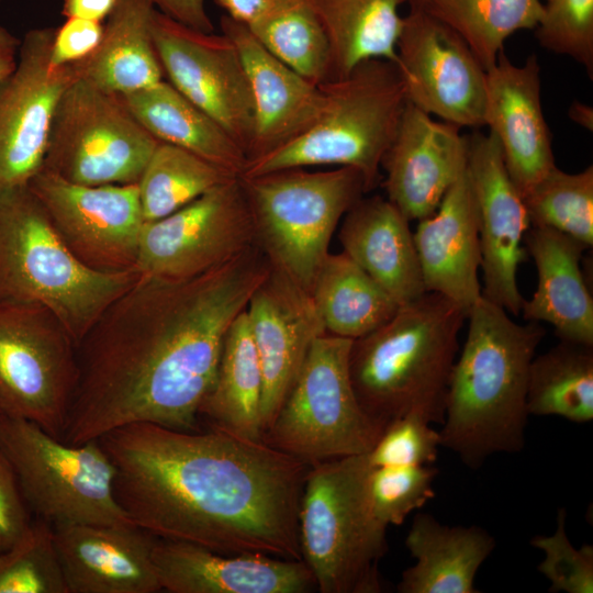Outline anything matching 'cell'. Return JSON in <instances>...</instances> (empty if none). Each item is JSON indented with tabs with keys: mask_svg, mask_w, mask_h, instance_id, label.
<instances>
[{
	"mask_svg": "<svg viewBox=\"0 0 593 593\" xmlns=\"http://www.w3.org/2000/svg\"><path fill=\"white\" fill-rule=\"evenodd\" d=\"M253 245L197 277H143L77 345L78 377L61 439L82 444L135 423L193 430L224 337L268 273Z\"/></svg>",
	"mask_w": 593,
	"mask_h": 593,
	"instance_id": "obj_1",
	"label": "cell"
},
{
	"mask_svg": "<svg viewBox=\"0 0 593 593\" xmlns=\"http://www.w3.org/2000/svg\"><path fill=\"white\" fill-rule=\"evenodd\" d=\"M98 440L115 469L118 503L156 538L302 560L299 510L309 465L216 428L135 423Z\"/></svg>",
	"mask_w": 593,
	"mask_h": 593,
	"instance_id": "obj_2",
	"label": "cell"
},
{
	"mask_svg": "<svg viewBox=\"0 0 593 593\" xmlns=\"http://www.w3.org/2000/svg\"><path fill=\"white\" fill-rule=\"evenodd\" d=\"M468 335L455 361L445 404L440 445L471 469L490 456L525 445L529 367L544 338L536 323L518 324L481 296L468 312Z\"/></svg>",
	"mask_w": 593,
	"mask_h": 593,
	"instance_id": "obj_3",
	"label": "cell"
},
{
	"mask_svg": "<svg viewBox=\"0 0 593 593\" xmlns=\"http://www.w3.org/2000/svg\"><path fill=\"white\" fill-rule=\"evenodd\" d=\"M468 312L448 298L426 292L401 305L371 333L353 339L351 383L363 411L383 427L415 413L443 424L458 335Z\"/></svg>",
	"mask_w": 593,
	"mask_h": 593,
	"instance_id": "obj_4",
	"label": "cell"
},
{
	"mask_svg": "<svg viewBox=\"0 0 593 593\" xmlns=\"http://www.w3.org/2000/svg\"><path fill=\"white\" fill-rule=\"evenodd\" d=\"M141 278L83 265L64 244L27 186L0 194V299L46 307L76 345Z\"/></svg>",
	"mask_w": 593,
	"mask_h": 593,
	"instance_id": "obj_5",
	"label": "cell"
},
{
	"mask_svg": "<svg viewBox=\"0 0 593 593\" xmlns=\"http://www.w3.org/2000/svg\"><path fill=\"white\" fill-rule=\"evenodd\" d=\"M321 87L325 104L316 123L288 145L247 163L240 177L336 165L360 171L368 192L377 186L382 158L407 102L398 66L369 59Z\"/></svg>",
	"mask_w": 593,
	"mask_h": 593,
	"instance_id": "obj_6",
	"label": "cell"
},
{
	"mask_svg": "<svg viewBox=\"0 0 593 593\" xmlns=\"http://www.w3.org/2000/svg\"><path fill=\"white\" fill-rule=\"evenodd\" d=\"M367 454L310 466L299 510L302 560L321 593H378L387 527L367 496Z\"/></svg>",
	"mask_w": 593,
	"mask_h": 593,
	"instance_id": "obj_7",
	"label": "cell"
},
{
	"mask_svg": "<svg viewBox=\"0 0 593 593\" xmlns=\"http://www.w3.org/2000/svg\"><path fill=\"white\" fill-rule=\"evenodd\" d=\"M240 180L256 245L271 267L310 292L337 225L368 192L363 176L351 167L291 168Z\"/></svg>",
	"mask_w": 593,
	"mask_h": 593,
	"instance_id": "obj_8",
	"label": "cell"
},
{
	"mask_svg": "<svg viewBox=\"0 0 593 593\" xmlns=\"http://www.w3.org/2000/svg\"><path fill=\"white\" fill-rule=\"evenodd\" d=\"M0 450L34 517L63 524H134L114 492L115 469L98 439L68 444L0 412Z\"/></svg>",
	"mask_w": 593,
	"mask_h": 593,
	"instance_id": "obj_9",
	"label": "cell"
},
{
	"mask_svg": "<svg viewBox=\"0 0 593 593\" xmlns=\"http://www.w3.org/2000/svg\"><path fill=\"white\" fill-rule=\"evenodd\" d=\"M351 343L328 333L314 340L262 441L309 466L373 448L384 427L356 396L349 373Z\"/></svg>",
	"mask_w": 593,
	"mask_h": 593,
	"instance_id": "obj_10",
	"label": "cell"
},
{
	"mask_svg": "<svg viewBox=\"0 0 593 593\" xmlns=\"http://www.w3.org/2000/svg\"><path fill=\"white\" fill-rule=\"evenodd\" d=\"M159 143L119 94L76 78L56 105L42 168L77 184H137Z\"/></svg>",
	"mask_w": 593,
	"mask_h": 593,
	"instance_id": "obj_11",
	"label": "cell"
},
{
	"mask_svg": "<svg viewBox=\"0 0 593 593\" xmlns=\"http://www.w3.org/2000/svg\"><path fill=\"white\" fill-rule=\"evenodd\" d=\"M77 377V345L54 314L0 299V412L61 438Z\"/></svg>",
	"mask_w": 593,
	"mask_h": 593,
	"instance_id": "obj_12",
	"label": "cell"
},
{
	"mask_svg": "<svg viewBox=\"0 0 593 593\" xmlns=\"http://www.w3.org/2000/svg\"><path fill=\"white\" fill-rule=\"evenodd\" d=\"M253 245V217L240 177H236L165 217L145 222L136 269L148 278L188 279Z\"/></svg>",
	"mask_w": 593,
	"mask_h": 593,
	"instance_id": "obj_13",
	"label": "cell"
},
{
	"mask_svg": "<svg viewBox=\"0 0 593 593\" xmlns=\"http://www.w3.org/2000/svg\"><path fill=\"white\" fill-rule=\"evenodd\" d=\"M27 187L83 265L107 273L136 269L145 223L137 184H77L42 168Z\"/></svg>",
	"mask_w": 593,
	"mask_h": 593,
	"instance_id": "obj_14",
	"label": "cell"
},
{
	"mask_svg": "<svg viewBox=\"0 0 593 593\" xmlns=\"http://www.w3.org/2000/svg\"><path fill=\"white\" fill-rule=\"evenodd\" d=\"M155 49L168 82L216 121L246 155L255 108L247 72L235 44L223 33L183 25L155 9Z\"/></svg>",
	"mask_w": 593,
	"mask_h": 593,
	"instance_id": "obj_15",
	"label": "cell"
},
{
	"mask_svg": "<svg viewBox=\"0 0 593 593\" xmlns=\"http://www.w3.org/2000/svg\"><path fill=\"white\" fill-rule=\"evenodd\" d=\"M396 55L407 102L459 127L484 125L486 70L450 26L410 7Z\"/></svg>",
	"mask_w": 593,
	"mask_h": 593,
	"instance_id": "obj_16",
	"label": "cell"
},
{
	"mask_svg": "<svg viewBox=\"0 0 593 593\" xmlns=\"http://www.w3.org/2000/svg\"><path fill=\"white\" fill-rule=\"evenodd\" d=\"M53 27L29 30L14 70L0 82V194L25 187L42 169L56 105L76 79L52 66Z\"/></svg>",
	"mask_w": 593,
	"mask_h": 593,
	"instance_id": "obj_17",
	"label": "cell"
},
{
	"mask_svg": "<svg viewBox=\"0 0 593 593\" xmlns=\"http://www.w3.org/2000/svg\"><path fill=\"white\" fill-rule=\"evenodd\" d=\"M467 139V172L479 221L482 295L518 315L525 299L517 270L526 258L522 244L530 222L495 136L474 133Z\"/></svg>",
	"mask_w": 593,
	"mask_h": 593,
	"instance_id": "obj_18",
	"label": "cell"
},
{
	"mask_svg": "<svg viewBox=\"0 0 593 593\" xmlns=\"http://www.w3.org/2000/svg\"><path fill=\"white\" fill-rule=\"evenodd\" d=\"M245 311L262 372L265 433L293 385L312 344L326 331L310 292L271 266Z\"/></svg>",
	"mask_w": 593,
	"mask_h": 593,
	"instance_id": "obj_19",
	"label": "cell"
},
{
	"mask_svg": "<svg viewBox=\"0 0 593 593\" xmlns=\"http://www.w3.org/2000/svg\"><path fill=\"white\" fill-rule=\"evenodd\" d=\"M468 139L460 127L434 120L406 102L381 167L387 199L409 220L432 215L467 167Z\"/></svg>",
	"mask_w": 593,
	"mask_h": 593,
	"instance_id": "obj_20",
	"label": "cell"
},
{
	"mask_svg": "<svg viewBox=\"0 0 593 593\" xmlns=\"http://www.w3.org/2000/svg\"><path fill=\"white\" fill-rule=\"evenodd\" d=\"M220 26L240 55L253 93L255 126L247 153L249 163L306 133L323 111L325 94L321 85L270 53L247 26L227 15L221 16Z\"/></svg>",
	"mask_w": 593,
	"mask_h": 593,
	"instance_id": "obj_21",
	"label": "cell"
},
{
	"mask_svg": "<svg viewBox=\"0 0 593 593\" xmlns=\"http://www.w3.org/2000/svg\"><path fill=\"white\" fill-rule=\"evenodd\" d=\"M539 71L535 55L518 66L503 51L486 70L484 125L497 139L521 195L556 166L541 109Z\"/></svg>",
	"mask_w": 593,
	"mask_h": 593,
	"instance_id": "obj_22",
	"label": "cell"
},
{
	"mask_svg": "<svg viewBox=\"0 0 593 593\" xmlns=\"http://www.w3.org/2000/svg\"><path fill=\"white\" fill-rule=\"evenodd\" d=\"M153 561L161 590L169 593H306L316 589L303 560L222 553L157 538Z\"/></svg>",
	"mask_w": 593,
	"mask_h": 593,
	"instance_id": "obj_23",
	"label": "cell"
},
{
	"mask_svg": "<svg viewBox=\"0 0 593 593\" xmlns=\"http://www.w3.org/2000/svg\"><path fill=\"white\" fill-rule=\"evenodd\" d=\"M68 593H157L156 537L135 524L53 526Z\"/></svg>",
	"mask_w": 593,
	"mask_h": 593,
	"instance_id": "obj_24",
	"label": "cell"
},
{
	"mask_svg": "<svg viewBox=\"0 0 593 593\" xmlns=\"http://www.w3.org/2000/svg\"><path fill=\"white\" fill-rule=\"evenodd\" d=\"M413 237L426 292L439 293L469 312L482 288L478 211L467 167L437 210L418 221Z\"/></svg>",
	"mask_w": 593,
	"mask_h": 593,
	"instance_id": "obj_25",
	"label": "cell"
},
{
	"mask_svg": "<svg viewBox=\"0 0 593 593\" xmlns=\"http://www.w3.org/2000/svg\"><path fill=\"white\" fill-rule=\"evenodd\" d=\"M343 251L401 306L426 293L409 220L387 198H360L344 215Z\"/></svg>",
	"mask_w": 593,
	"mask_h": 593,
	"instance_id": "obj_26",
	"label": "cell"
},
{
	"mask_svg": "<svg viewBox=\"0 0 593 593\" xmlns=\"http://www.w3.org/2000/svg\"><path fill=\"white\" fill-rule=\"evenodd\" d=\"M527 232L538 282L532 299L524 300V320L549 323L561 340L593 346V299L580 266L589 248L549 227L530 226Z\"/></svg>",
	"mask_w": 593,
	"mask_h": 593,
	"instance_id": "obj_27",
	"label": "cell"
},
{
	"mask_svg": "<svg viewBox=\"0 0 593 593\" xmlns=\"http://www.w3.org/2000/svg\"><path fill=\"white\" fill-rule=\"evenodd\" d=\"M415 564L402 572L400 593H477V572L495 547L479 526H448L417 513L405 538Z\"/></svg>",
	"mask_w": 593,
	"mask_h": 593,
	"instance_id": "obj_28",
	"label": "cell"
},
{
	"mask_svg": "<svg viewBox=\"0 0 593 593\" xmlns=\"http://www.w3.org/2000/svg\"><path fill=\"white\" fill-rule=\"evenodd\" d=\"M155 9L150 0H118L103 23L99 45L71 64L76 78L115 94L164 80L152 34Z\"/></svg>",
	"mask_w": 593,
	"mask_h": 593,
	"instance_id": "obj_29",
	"label": "cell"
},
{
	"mask_svg": "<svg viewBox=\"0 0 593 593\" xmlns=\"http://www.w3.org/2000/svg\"><path fill=\"white\" fill-rule=\"evenodd\" d=\"M134 118L159 142L183 148L240 177L247 158L228 133L168 81L119 94Z\"/></svg>",
	"mask_w": 593,
	"mask_h": 593,
	"instance_id": "obj_30",
	"label": "cell"
},
{
	"mask_svg": "<svg viewBox=\"0 0 593 593\" xmlns=\"http://www.w3.org/2000/svg\"><path fill=\"white\" fill-rule=\"evenodd\" d=\"M403 3L406 0H313L328 47L324 82L346 77L369 59L396 65Z\"/></svg>",
	"mask_w": 593,
	"mask_h": 593,
	"instance_id": "obj_31",
	"label": "cell"
},
{
	"mask_svg": "<svg viewBox=\"0 0 593 593\" xmlns=\"http://www.w3.org/2000/svg\"><path fill=\"white\" fill-rule=\"evenodd\" d=\"M262 372L246 311L231 324L224 337L213 385L199 416L210 428L262 440Z\"/></svg>",
	"mask_w": 593,
	"mask_h": 593,
	"instance_id": "obj_32",
	"label": "cell"
},
{
	"mask_svg": "<svg viewBox=\"0 0 593 593\" xmlns=\"http://www.w3.org/2000/svg\"><path fill=\"white\" fill-rule=\"evenodd\" d=\"M310 294L328 334L356 339L387 323L400 305L344 251L328 254Z\"/></svg>",
	"mask_w": 593,
	"mask_h": 593,
	"instance_id": "obj_33",
	"label": "cell"
},
{
	"mask_svg": "<svg viewBox=\"0 0 593 593\" xmlns=\"http://www.w3.org/2000/svg\"><path fill=\"white\" fill-rule=\"evenodd\" d=\"M528 415L593 419V346L561 340L535 356L528 373Z\"/></svg>",
	"mask_w": 593,
	"mask_h": 593,
	"instance_id": "obj_34",
	"label": "cell"
},
{
	"mask_svg": "<svg viewBox=\"0 0 593 593\" xmlns=\"http://www.w3.org/2000/svg\"><path fill=\"white\" fill-rule=\"evenodd\" d=\"M422 8L456 31L488 70L508 36L537 26L544 3L541 0H427Z\"/></svg>",
	"mask_w": 593,
	"mask_h": 593,
	"instance_id": "obj_35",
	"label": "cell"
},
{
	"mask_svg": "<svg viewBox=\"0 0 593 593\" xmlns=\"http://www.w3.org/2000/svg\"><path fill=\"white\" fill-rule=\"evenodd\" d=\"M236 177L183 148L160 142L137 182L144 221L165 217Z\"/></svg>",
	"mask_w": 593,
	"mask_h": 593,
	"instance_id": "obj_36",
	"label": "cell"
},
{
	"mask_svg": "<svg viewBox=\"0 0 593 593\" xmlns=\"http://www.w3.org/2000/svg\"><path fill=\"white\" fill-rule=\"evenodd\" d=\"M249 31L307 80L325 81L328 47L313 0H270L266 14Z\"/></svg>",
	"mask_w": 593,
	"mask_h": 593,
	"instance_id": "obj_37",
	"label": "cell"
},
{
	"mask_svg": "<svg viewBox=\"0 0 593 593\" xmlns=\"http://www.w3.org/2000/svg\"><path fill=\"white\" fill-rule=\"evenodd\" d=\"M530 226L564 233L593 245V167L569 174L552 167L522 194Z\"/></svg>",
	"mask_w": 593,
	"mask_h": 593,
	"instance_id": "obj_38",
	"label": "cell"
},
{
	"mask_svg": "<svg viewBox=\"0 0 593 593\" xmlns=\"http://www.w3.org/2000/svg\"><path fill=\"white\" fill-rule=\"evenodd\" d=\"M0 593H68L49 523L33 516L0 552Z\"/></svg>",
	"mask_w": 593,
	"mask_h": 593,
	"instance_id": "obj_39",
	"label": "cell"
},
{
	"mask_svg": "<svg viewBox=\"0 0 593 593\" xmlns=\"http://www.w3.org/2000/svg\"><path fill=\"white\" fill-rule=\"evenodd\" d=\"M437 473L430 465L371 467L367 496L374 518L387 528L401 525L413 511L434 497Z\"/></svg>",
	"mask_w": 593,
	"mask_h": 593,
	"instance_id": "obj_40",
	"label": "cell"
},
{
	"mask_svg": "<svg viewBox=\"0 0 593 593\" xmlns=\"http://www.w3.org/2000/svg\"><path fill=\"white\" fill-rule=\"evenodd\" d=\"M535 30L541 47L573 58L593 75V0H546Z\"/></svg>",
	"mask_w": 593,
	"mask_h": 593,
	"instance_id": "obj_41",
	"label": "cell"
},
{
	"mask_svg": "<svg viewBox=\"0 0 593 593\" xmlns=\"http://www.w3.org/2000/svg\"><path fill=\"white\" fill-rule=\"evenodd\" d=\"M566 517V510L560 508L556 532L530 540V545L545 555L538 570L550 582V592L592 593L593 546L573 547L567 536Z\"/></svg>",
	"mask_w": 593,
	"mask_h": 593,
	"instance_id": "obj_42",
	"label": "cell"
},
{
	"mask_svg": "<svg viewBox=\"0 0 593 593\" xmlns=\"http://www.w3.org/2000/svg\"><path fill=\"white\" fill-rule=\"evenodd\" d=\"M440 445L439 430L418 414L391 421L367 454L371 467L432 465Z\"/></svg>",
	"mask_w": 593,
	"mask_h": 593,
	"instance_id": "obj_43",
	"label": "cell"
},
{
	"mask_svg": "<svg viewBox=\"0 0 593 593\" xmlns=\"http://www.w3.org/2000/svg\"><path fill=\"white\" fill-rule=\"evenodd\" d=\"M103 22L67 18L54 31L51 47L52 66H67L88 57L99 45Z\"/></svg>",
	"mask_w": 593,
	"mask_h": 593,
	"instance_id": "obj_44",
	"label": "cell"
},
{
	"mask_svg": "<svg viewBox=\"0 0 593 593\" xmlns=\"http://www.w3.org/2000/svg\"><path fill=\"white\" fill-rule=\"evenodd\" d=\"M32 518L14 471L0 450V552L22 535Z\"/></svg>",
	"mask_w": 593,
	"mask_h": 593,
	"instance_id": "obj_45",
	"label": "cell"
},
{
	"mask_svg": "<svg viewBox=\"0 0 593 593\" xmlns=\"http://www.w3.org/2000/svg\"><path fill=\"white\" fill-rule=\"evenodd\" d=\"M157 10L191 29L211 33L213 23L205 10L204 0H150Z\"/></svg>",
	"mask_w": 593,
	"mask_h": 593,
	"instance_id": "obj_46",
	"label": "cell"
},
{
	"mask_svg": "<svg viewBox=\"0 0 593 593\" xmlns=\"http://www.w3.org/2000/svg\"><path fill=\"white\" fill-rule=\"evenodd\" d=\"M228 18L250 29L269 9L270 0H214Z\"/></svg>",
	"mask_w": 593,
	"mask_h": 593,
	"instance_id": "obj_47",
	"label": "cell"
},
{
	"mask_svg": "<svg viewBox=\"0 0 593 593\" xmlns=\"http://www.w3.org/2000/svg\"><path fill=\"white\" fill-rule=\"evenodd\" d=\"M118 0H64L61 15L103 22Z\"/></svg>",
	"mask_w": 593,
	"mask_h": 593,
	"instance_id": "obj_48",
	"label": "cell"
},
{
	"mask_svg": "<svg viewBox=\"0 0 593 593\" xmlns=\"http://www.w3.org/2000/svg\"><path fill=\"white\" fill-rule=\"evenodd\" d=\"M21 40L0 24V82L15 68Z\"/></svg>",
	"mask_w": 593,
	"mask_h": 593,
	"instance_id": "obj_49",
	"label": "cell"
},
{
	"mask_svg": "<svg viewBox=\"0 0 593 593\" xmlns=\"http://www.w3.org/2000/svg\"><path fill=\"white\" fill-rule=\"evenodd\" d=\"M569 118L578 125L592 131L593 109L588 104L574 101L569 109Z\"/></svg>",
	"mask_w": 593,
	"mask_h": 593,
	"instance_id": "obj_50",
	"label": "cell"
},
{
	"mask_svg": "<svg viewBox=\"0 0 593 593\" xmlns=\"http://www.w3.org/2000/svg\"><path fill=\"white\" fill-rule=\"evenodd\" d=\"M426 1L427 0H406V3L410 7H419V8H422L426 3Z\"/></svg>",
	"mask_w": 593,
	"mask_h": 593,
	"instance_id": "obj_51",
	"label": "cell"
}]
</instances>
